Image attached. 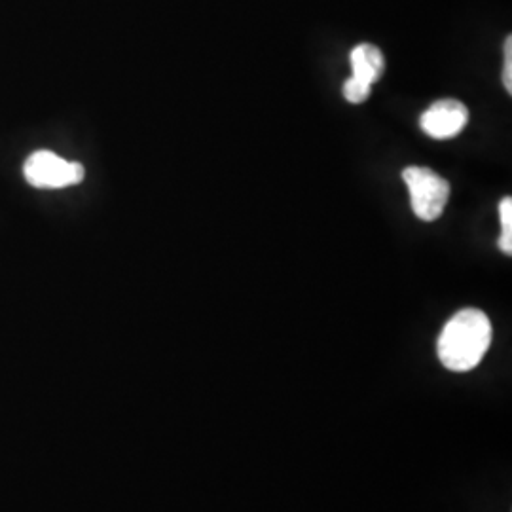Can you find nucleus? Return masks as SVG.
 <instances>
[{
    "label": "nucleus",
    "mask_w": 512,
    "mask_h": 512,
    "mask_svg": "<svg viewBox=\"0 0 512 512\" xmlns=\"http://www.w3.org/2000/svg\"><path fill=\"white\" fill-rule=\"evenodd\" d=\"M492 346V323L484 311L461 310L440 332L439 359L452 372H469L480 365Z\"/></svg>",
    "instance_id": "1"
},
{
    "label": "nucleus",
    "mask_w": 512,
    "mask_h": 512,
    "mask_svg": "<svg viewBox=\"0 0 512 512\" xmlns=\"http://www.w3.org/2000/svg\"><path fill=\"white\" fill-rule=\"evenodd\" d=\"M403 179L416 217L425 222L439 219L450 198V184L429 167H406Z\"/></svg>",
    "instance_id": "2"
},
{
    "label": "nucleus",
    "mask_w": 512,
    "mask_h": 512,
    "mask_svg": "<svg viewBox=\"0 0 512 512\" xmlns=\"http://www.w3.org/2000/svg\"><path fill=\"white\" fill-rule=\"evenodd\" d=\"M27 183L42 190H59L84 181V165L67 162L50 150H38L31 154L23 167Z\"/></svg>",
    "instance_id": "3"
},
{
    "label": "nucleus",
    "mask_w": 512,
    "mask_h": 512,
    "mask_svg": "<svg viewBox=\"0 0 512 512\" xmlns=\"http://www.w3.org/2000/svg\"><path fill=\"white\" fill-rule=\"evenodd\" d=\"M469 122V110L456 99H440L421 114L420 126L433 139H452Z\"/></svg>",
    "instance_id": "4"
},
{
    "label": "nucleus",
    "mask_w": 512,
    "mask_h": 512,
    "mask_svg": "<svg viewBox=\"0 0 512 512\" xmlns=\"http://www.w3.org/2000/svg\"><path fill=\"white\" fill-rule=\"evenodd\" d=\"M351 67H353V78L359 82H365L372 86L382 78L385 69L384 54L374 44H359L351 50L349 55Z\"/></svg>",
    "instance_id": "5"
},
{
    "label": "nucleus",
    "mask_w": 512,
    "mask_h": 512,
    "mask_svg": "<svg viewBox=\"0 0 512 512\" xmlns=\"http://www.w3.org/2000/svg\"><path fill=\"white\" fill-rule=\"evenodd\" d=\"M499 217H501V238H499V249L505 255H512V200L507 196L499 203Z\"/></svg>",
    "instance_id": "6"
},
{
    "label": "nucleus",
    "mask_w": 512,
    "mask_h": 512,
    "mask_svg": "<svg viewBox=\"0 0 512 512\" xmlns=\"http://www.w3.org/2000/svg\"><path fill=\"white\" fill-rule=\"evenodd\" d=\"M370 92H372V86H368L365 82L355 80L353 76H351L349 80H346V84H344V97L348 99L349 103H353V105L365 103L366 99L370 97Z\"/></svg>",
    "instance_id": "7"
},
{
    "label": "nucleus",
    "mask_w": 512,
    "mask_h": 512,
    "mask_svg": "<svg viewBox=\"0 0 512 512\" xmlns=\"http://www.w3.org/2000/svg\"><path fill=\"white\" fill-rule=\"evenodd\" d=\"M503 84L505 90L512 93V37L505 40V69H503Z\"/></svg>",
    "instance_id": "8"
}]
</instances>
